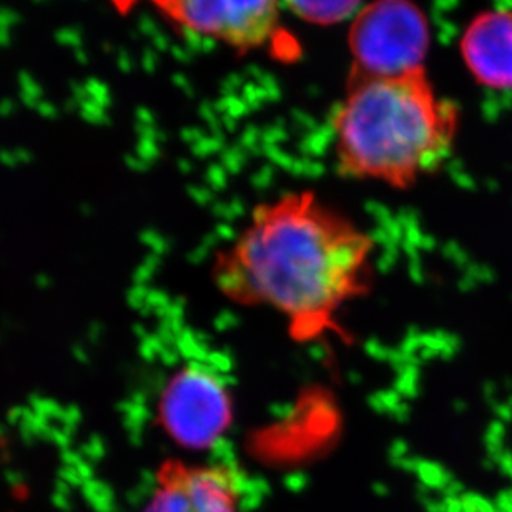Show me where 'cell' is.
Instances as JSON below:
<instances>
[{"label": "cell", "mask_w": 512, "mask_h": 512, "mask_svg": "<svg viewBox=\"0 0 512 512\" xmlns=\"http://www.w3.org/2000/svg\"><path fill=\"white\" fill-rule=\"evenodd\" d=\"M375 240L316 193H283L253 208L215 256L213 283L238 306L275 311L300 343L343 336L340 316L365 298Z\"/></svg>", "instance_id": "obj_1"}, {"label": "cell", "mask_w": 512, "mask_h": 512, "mask_svg": "<svg viewBox=\"0 0 512 512\" xmlns=\"http://www.w3.org/2000/svg\"><path fill=\"white\" fill-rule=\"evenodd\" d=\"M458 107L441 99L424 70L399 77L353 74L333 119L340 175L408 190L451 157Z\"/></svg>", "instance_id": "obj_2"}, {"label": "cell", "mask_w": 512, "mask_h": 512, "mask_svg": "<svg viewBox=\"0 0 512 512\" xmlns=\"http://www.w3.org/2000/svg\"><path fill=\"white\" fill-rule=\"evenodd\" d=\"M233 419L232 388L217 370L203 363L180 366L158 394L157 424L180 448L205 451L217 446Z\"/></svg>", "instance_id": "obj_3"}, {"label": "cell", "mask_w": 512, "mask_h": 512, "mask_svg": "<svg viewBox=\"0 0 512 512\" xmlns=\"http://www.w3.org/2000/svg\"><path fill=\"white\" fill-rule=\"evenodd\" d=\"M429 45L428 19L411 0H376L351 25L356 75L399 77L424 70Z\"/></svg>", "instance_id": "obj_4"}, {"label": "cell", "mask_w": 512, "mask_h": 512, "mask_svg": "<svg viewBox=\"0 0 512 512\" xmlns=\"http://www.w3.org/2000/svg\"><path fill=\"white\" fill-rule=\"evenodd\" d=\"M163 19L188 34L232 49H258L278 30L280 0H147Z\"/></svg>", "instance_id": "obj_5"}, {"label": "cell", "mask_w": 512, "mask_h": 512, "mask_svg": "<svg viewBox=\"0 0 512 512\" xmlns=\"http://www.w3.org/2000/svg\"><path fill=\"white\" fill-rule=\"evenodd\" d=\"M240 476L228 464L167 459L142 512H240Z\"/></svg>", "instance_id": "obj_6"}, {"label": "cell", "mask_w": 512, "mask_h": 512, "mask_svg": "<svg viewBox=\"0 0 512 512\" xmlns=\"http://www.w3.org/2000/svg\"><path fill=\"white\" fill-rule=\"evenodd\" d=\"M459 50L479 85L512 90V10H488L474 17Z\"/></svg>", "instance_id": "obj_7"}, {"label": "cell", "mask_w": 512, "mask_h": 512, "mask_svg": "<svg viewBox=\"0 0 512 512\" xmlns=\"http://www.w3.org/2000/svg\"><path fill=\"white\" fill-rule=\"evenodd\" d=\"M293 14L311 24L331 25L356 14L361 0H285Z\"/></svg>", "instance_id": "obj_8"}, {"label": "cell", "mask_w": 512, "mask_h": 512, "mask_svg": "<svg viewBox=\"0 0 512 512\" xmlns=\"http://www.w3.org/2000/svg\"><path fill=\"white\" fill-rule=\"evenodd\" d=\"M104 2L109 5L110 9H114L117 14L125 17V15L130 14L142 0H104Z\"/></svg>", "instance_id": "obj_9"}]
</instances>
